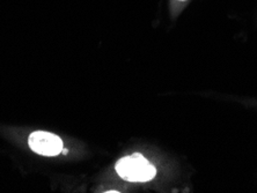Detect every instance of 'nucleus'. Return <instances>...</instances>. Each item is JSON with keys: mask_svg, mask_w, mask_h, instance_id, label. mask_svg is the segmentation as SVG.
Listing matches in <instances>:
<instances>
[{"mask_svg": "<svg viewBox=\"0 0 257 193\" xmlns=\"http://www.w3.org/2000/svg\"><path fill=\"white\" fill-rule=\"evenodd\" d=\"M115 168L119 177L132 183L149 181L157 175V169L139 153L122 157Z\"/></svg>", "mask_w": 257, "mask_h": 193, "instance_id": "1", "label": "nucleus"}, {"mask_svg": "<svg viewBox=\"0 0 257 193\" xmlns=\"http://www.w3.org/2000/svg\"><path fill=\"white\" fill-rule=\"evenodd\" d=\"M30 149L42 156H57L64 148L63 141L57 134L45 131L33 132L28 138Z\"/></svg>", "mask_w": 257, "mask_h": 193, "instance_id": "2", "label": "nucleus"}, {"mask_svg": "<svg viewBox=\"0 0 257 193\" xmlns=\"http://www.w3.org/2000/svg\"><path fill=\"white\" fill-rule=\"evenodd\" d=\"M62 153H63L64 155H65V154L67 153V149H64V148H63V150H62Z\"/></svg>", "mask_w": 257, "mask_h": 193, "instance_id": "3", "label": "nucleus"}, {"mask_svg": "<svg viewBox=\"0 0 257 193\" xmlns=\"http://www.w3.org/2000/svg\"><path fill=\"white\" fill-rule=\"evenodd\" d=\"M181 2H184V0H181Z\"/></svg>", "mask_w": 257, "mask_h": 193, "instance_id": "4", "label": "nucleus"}]
</instances>
